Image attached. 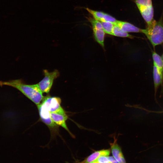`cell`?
<instances>
[{
  "mask_svg": "<svg viewBox=\"0 0 163 163\" xmlns=\"http://www.w3.org/2000/svg\"><path fill=\"white\" fill-rule=\"evenodd\" d=\"M0 85L8 86L16 89L37 106L41 103L44 97L37 84H27L21 79L1 81Z\"/></svg>",
  "mask_w": 163,
  "mask_h": 163,
  "instance_id": "cell-1",
  "label": "cell"
},
{
  "mask_svg": "<svg viewBox=\"0 0 163 163\" xmlns=\"http://www.w3.org/2000/svg\"><path fill=\"white\" fill-rule=\"evenodd\" d=\"M162 18L161 16L158 21L154 19L145 29H142V33L146 36L154 47L163 43Z\"/></svg>",
  "mask_w": 163,
  "mask_h": 163,
  "instance_id": "cell-2",
  "label": "cell"
},
{
  "mask_svg": "<svg viewBox=\"0 0 163 163\" xmlns=\"http://www.w3.org/2000/svg\"><path fill=\"white\" fill-rule=\"evenodd\" d=\"M37 106L40 119L49 129L52 137L59 135V126L51 119L49 110L41 103Z\"/></svg>",
  "mask_w": 163,
  "mask_h": 163,
  "instance_id": "cell-3",
  "label": "cell"
},
{
  "mask_svg": "<svg viewBox=\"0 0 163 163\" xmlns=\"http://www.w3.org/2000/svg\"><path fill=\"white\" fill-rule=\"evenodd\" d=\"M135 2L147 25L154 20V11L152 0H135Z\"/></svg>",
  "mask_w": 163,
  "mask_h": 163,
  "instance_id": "cell-4",
  "label": "cell"
},
{
  "mask_svg": "<svg viewBox=\"0 0 163 163\" xmlns=\"http://www.w3.org/2000/svg\"><path fill=\"white\" fill-rule=\"evenodd\" d=\"M44 77L37 85L43 93H48L50 91L54 80L59 75V72L57 70L52 72L47 70H43Z\"/></svg>",
  "mask_w": 163,
  "mask_h": 163,
  "instance_id": "cell-5",
  "label": "cell"
},
{
  "mask_svg": "<svg viewBox=\"0 0 163 163\" xmlns=\"http://www.w3.org/2000/svg\"><path fill=\"white\" fill-rule=\"evenodd\" d=\"M50 116L53 121L58 126H61L66 130L72 137L73 135L70 132L66 124L68 116L66 111L62 107L54 112H50Z\"/></svg>",
  "mask_w": 163,
  "mask_h": 163,
  "instance_id": "cell-6",
  "label": "cell"
},
{
  "mask_svg": "<svg viewBox=\"0 0 163 163\" xmlns=\"http://www.w3.org/2000/svg\"><path fill=\"white\" fill-rule=\"evenodd\" d=\"M117 139L114 137L113 142L110 143L111 152L113 157L119 163H126L120 146L118 144Z\"/></svg>",
  "mask_w": 163,
  "mask_h": 163,
  "instance_id": "cell-7",
  "label": "cell"
},
{
  "mask_svg": "<svg viewBox=\"0 0 163 163\" xmlns=\"http://www.w3.org/2000/svg\"><path fill=\"white\" fill-rule=\"evenodd\" d=\"M153 74L154 87L155 98L157 101V92L159 86L161 85H162L163 81V74L160 72L155 66L153 65Z\"/></svg>",
  "mask_w": 163,
  "mask_h": 163,
  "instance_id": "cell-8",
  "label": "cell"
},
{
  "mask_svg": "<svg viewBox=\"0 0 163 163\" xmlns=\"http://www.w3.org/2000/svg\"><path fill=\"white\" fill-rule=\"evenodd\" d=\"M114 24L118 26L124 32L127 33H141L142 29L127 22L117 20Z\"/></svg>",
  "mask_w": 163,
  "mask_h": 163,
  "instance_id": "cell-9",
  "label": "cell"
},
{
  "mask_svg": "<svg viewBox=\"0 0 163 163\" xmlns=\"http://www.w3.org/2000/svg\"><path fill=\"white\" fill-rule=\"evenodd\" d=\"M110 149H102L96 151L87 157L82 163H90L96 160L99 157L102 156H107L110 153Z\"/></svg>",
  "mask_w": 163,
  "mask_h": 163,
  "instance_id": "cell-10",
  "label": "cell"
},
{
  "mask_svg": "<svg viewBox=\"0 0 163 163\" xmlns=\"http://www.w3.org/2000/svg\"><path fill=\"white\" fill-rule=\"evenodd\" d=\"M94 38L95 40L102 47H104L105 33L103 29L93 28Z\"/></svg>",
  "mask_w": 163,
  "mask_h": 163,
  "instance_id": "cell-11",
  "label": "cell"
},
{
  "mask_svg": "<svg viewBox=\"0 0 163 163\" xmlns=\"http://www.w3.org/2000/svg\"><path fill=\"white\" fill-rule=\"evenodd\" d=\"M152 56L153 65L155 66L160 72L163 74V62L161 57L155 51L152 52Z\"/></svg>",
  "mask_w": 163,
  "mask_h": 163,
  "instance_id": "cell-12",
  "label": "cell"
},
{
  "mask_svg": "<svg viewBox=\"0 0 163 163\" xmlns=\"http://www.w3.org/2000/svg\"><path fill=\"white\" fill-rule=\"evenodd\" d=\"M114 23L112 35L119 37L133 38L134 37L129 34L128 33L122 31L118 26Z\"/></svg>",
  "mask_w": 163,
  "mask_h": 163,
  "instance_id": "cell-13",
  "label": "cell"
},
{
  "mask_svg": "<svg viewBox=\"0 0 163 163\" xmlns=\"http://www.w3.org/2000/svg\"><path fill=\"white\" fill-rule=\"evenodd\" d=\"M86 9L93 16L94 18L100 22H103L105 13L93 10L88 8H86Z\"/></svg>",
  "mask_w": 163,
  "mask_h": 163,
  "instance_id": "cell-14",
  "label": "cell"
},
{
  "mask_svg": "<svg viewBox=\"0 0 163 163\" xmlns=\"http://www.w3.org/2000/svg\"><path fill=\"white\" fill-rule=\"evenodd\" d=\"M103 29L105 33L112 35V32L114 26L113 23L110 22H101Z\"/></svg>",
  "mask_w": 163,
  "mask_h": 163,
  "instance_id": "cell-15",
  "label": "cell"
},
{
  "mask_svg": "<svg viewBox=\"0 0 163 163\" xmlns=\"http://www.w3.org/2000/svg\"><path fill=\"white\" fill-rule=\"evenodd\" d=\"M89 21L91 23L93 28L103 29L101 23L100 21L92 18L89 19Z\"/></svg>",
  "mask_w": 163,
  "mask_h": 163,
  "instance_id": "cell-16",
  "label": "cell"
},
{
  "mask_svg": "<svg viewBox=\"0 0 163 163\" xmlns=\"http://www.w3.org/2000/svg\"><path fill=\"white\" fill-rule=\"evenodd\" d=\"M117 20L111 15L105 13L103 22H115Z\"/></svg>",
  "mask_w": 163,
  "mask_h": 163,
  "instance_id": "cell-17",
  "label": "cell"
},
{
  "mask_svg": "<svg viewBox=\"0 0 163 163\" xmlns=\"http://www.w3.org/2000/svg\"><path fill=\"white\" fill-rule=\"evenodd\" d=\"M136 107L138 108L141 109L144 111H146V112H147L148 113H163V110L162 111H152V110H147L145 108L142 107L136 106Z\"/></svg>",
  "mask_w": 163,
  "mask_h": 163,
  "instance_id": "cell-18",
  "label": "cell"
},
{
  "mask_svg": "<svg viewBox=\"0 0 163 163\" xmlns=\"http://www.w3.org/2000/svg\"><path fill=\"white\" fill-rule=\"evenodd\" d=\"M110 163H119L113 156H107Z\"/></svg>",
  "mask_w": 163,
  "mask_h": 163,
  "instance_id": "cell-19",
  "label": "cell"
},
{
  "mask_svg": "<svg viewBox=\"0 0 163 163\" xmlns=\"http://www.w3.org/2000/svg\"><path fill=\"white\" fill-rule=\"evenodd\" d=\"M161 58H162V60H163V53L161 55Z\"/></svg>",
  "mask_w": 163,
  "mask_h": 163,
  "instance_id": "cell-20",
  "label": "cell"
},
{
  "mask_svg": "<svg viewBox=\"0 0 163 163\" xmlns=\"http://www.w3.org/2000/svg\"><path fill=\"white\" fill-rule=\"evenodd\" d=\"M90 163H97L96 161H94L93 162H92Z\"/></svg>",
  "mask_w": 163,
  "mask_h": 163,
  "instance_id": "cell-21",
  "label": "cell"
},
{
  "mask_svg": "<svg viewBox=\"0 0 163 163\" xmlns=\"http://www.w3.org/2000/svg\"><path fill=\"white\" fill-rule=\"evenodd\" d=\"M82 163L81 162H79V163Z\"/></svg>",
  "mask_w": 163,
  "mask_h": 163,
  "instance_id": "cell-22",
  "label": "cell"
}]
</instances>
